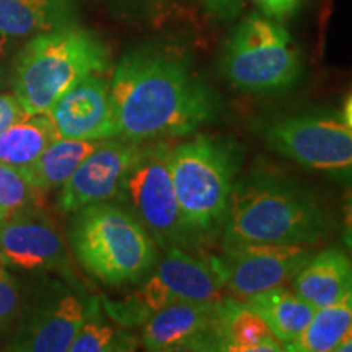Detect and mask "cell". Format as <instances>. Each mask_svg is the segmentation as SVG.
Instances as JSON below:
<instances>
[{
  "label": "cell",
  "mask_w": 352,
  "mask_h": 352,
  "mask_svg": "<svg viewBox=\"0 0 352 352\" xmlns=\"http://www.w3.org/2000/svg\"><path fill=\"white\" fill-rule=\"evenodd\" d=\"M118 139L155 142L192 134L219 113L214 91L182 57L158 50L122 56L109 80Z\"/></svg>",
  "instance_id": "1"
},
{
  "label": "cell",
  "mask_w": 352,
  "mask_h": 352,
  "mask_svg": "<svg viewBox=\"0 0 352 352\" xmlns=\"http://www.w3.org/2000/svg\"><path fill=\"white\" fill-rule=\"evenodd\" d=\"M329 222L318 201L296 183L256 171L233 184L223 243L315 245Z\"/></svg>",
  "instance_id": "2"
},
{
  "label": "cell",
  "mask_w": 352,
  "mask_h": 352,
  "mask_svg": "<svg viewBox=\"0 0 352 352\" xmlns=\"http://www.w3.org/2000/svg\"><path fill=\"white\" fill-rule=\"evenodd\" d=\"M108 69V47L94 33L67 25L25 44L13 63V95L30 116L44 114L83 78Z\"/></svg>",
  "instance_id": "3"
},
{
  "label": "cell",
  "mask_w": 352,
  "mask_h": 352,
  "mask_svg": "<svg viewBox=\"0 0 352 352\" xmlns=\"http://www.w3.org/2000/svg\"><path fill=\"white\" fill-rule=\"evenodd\" d=\"M74 214L70 246L83 270L101 283H140L157 263L155 241L124 206L104 201Z\"/></svg>",
  "instance_id": "4"
},
{
  "label": "cell",
  "mask_w": 352,
  "mask_h": 352,
  "mask_svg": "<svg viewBox=\"0 0 352 352\" xmlns=\"http://www.w3.org/2000/svg\"><path fill=\"white\" fill-rule=\"evenodd\" d=\"M239 158L223 140L199 135L171 148V179L183 222L195 240L222 228Z\"/></svg>",
  "instance_id": "5"
},
{
  "label": "cell",
  "mask_w": 352,
  "mask_h": 352,
  "mask_svg": "<svg viewBox=\"0 0 352 352\" xmlns=\"http://www.w3.org/2000/svg\"><path fill=\"white\" fill-rule=\"evenodd\" d=\"M220 69L241 91L277 94L298 82L302 56L283 25L267 16L250 15L227 38Z\"/></svg>",
  "instance_id": "6"
},
{
  "label": "cell",
  "mask_w": 352,
  "mask_h": 352,
  "mask_svg": "<svg viewBox=\"0 0 352 352\" xmlns=\"http://www.w3.org/2000/svg\"><path fill=\"white\" fill-rule=\"evenodd\" d=\"M222 289L212 263L192 256L182 246H171L134 292L118 300L103 298L101 307L113 323L129 329L142 327L155 311L175 303L217 300Z\"/></svg>",
  "instance_id": "7"
},
{
  "label": "cell",
  "mask_w": 352,
  "mask_h": 352,
  "mask_svg": "<svg viewBox=\"0 0 352 352\" xmlns=\"http://www.w3.org/2000/svg\"><path fill=\"white\" fill-rule=\"evenodd\" d=\"M171 148L170 144L162 140L142 144L118 192L124 208L142 223L155 245L164 250L171 246L186 248L195 241L184 226L176 199L170 171Z\"/></svg>",
  "instance_id": "8"
},
{
  "label": "cell",
  "mask_w": 352,
  "mask_h": 352,
  "mask_svg": "<svg viewBox=\"0 0 352 352\" xmlns=\"http://www.w3.org/2000/svg\"><path fill=\"white\" fill-rule=\"evenodd\" d=\"M267 147L316 173L352 176V129L344 121L321 114H294L267 124Z\"/></svg>",
  "instance_id": "9"
},
{
  "label": "cell",
  "mask_w": 352,
  "mask_h": 352,
  "mask_svg": "<svg viewBox=\"0 0 352 352\" xmlns=\"http://www.w3.org/2000/svg\"><path fill=\"white\" fill-rule=\"evenodd\" d=\"M310 256L305 245L223 243L222 256L210 263L223 287L246 298L294 279Z\"/></svg>",
  "instance_id": "10"
},
{
  "label": "cell",
  "mask_w": 352,
  "mask_h": 352,
  "mask_svg": "<svg viewBox=\"0 0 352 352\" xmlns=\"http://www.w3.org/2000/svg\"><path fill=\"white\" fill-rule=\"evenodd\" d=\"M223 297L165 307L142 324V346L152 352L222 351Z\"/></svg>",
  "instance_id": "11"
},
{
  "label": "cell",
  "mask_w": 352,
  "mask_h": 352,
  "mask_svg": "<svg viewBox=\"0 0 352 352\" xmlns=\"http://www.w3.org/2000/svg\"><path fill=\"white\" fill-rule=\"evenodd\" d=\"M0 264L23 272L67 271L69 254L59 228L34 209L0 220Z\"/></svg>",
  "instance_id": "12"
},
{
  "label": "cell",
  "mask_w": 352,
  "mask_h": 352,
  "mask_svg": "<svg viewBox=\"0 0 352 352\" xmlns=\"http://www.w3.org/2000/svg\"><path fill=\"white\" fill-rule=\"evenodd\" d=\"M142 144L124 139H104L96 145L72 176L60 186L57 206L74 214L87 206L111 201L120 192L122 178L138 158Z\"/></svg>",
  "instance_id": "13"
},
{
  "label": "cell",
  "mask_w": 352,
  "mask_h": 352,
  "mask_svg": "<svg viewBox=\"0 0 352 352\" xmlns=\"http://www.w3.org/2000/svg\"><path fill=\"white\" fill-rule=\"evenodd\" d=\"M88 298L67 287L44 297L20 320L8 342L16 352H67L85 320Z\"/></svg>",
  "instance_id": "14"
},
{
  "label": "cell",
  "mask_w": 352,
  "mask_h": 352,
  "mask_svg": "<svg viewBox=\"0 0 352 352\" xmlns=\"http://www.w3.org/2000/svg\"><path fill=\"white\" fill-rule=\"evenodd\" d=\"M47 114L57 138L77 140L118 138L111 90L103 74H91L74 85Z\"/></svg>",
  "instance_id": "15"
},
{
  "label": "cell",
  "mask_w": 352,
  "mask_h": 352,
  "mask_svg": "<svg viewBox=\"0 0 352 352\" xmlns=\"http://www.w3.org/2000/svg\"><path fill=\"white\" fill-rule=\"evenodd\" d=\"M292 280L294 292L314 308L331 305L352 289L351 258L331 246L308 258Z\"/></svg>",
  "instance_id": "16"
},
{
  "label": "cell",
  "mask_w": 352,
  "mask_h": 352,
  "mask_svg": "<svg viewBox=\"0 0 352 352\" xmlns=\"http://www.w3.org/2000/svg\"><path fill=\"white\" fill-rule=\"evenodd\" d=\"M245 303L266 321L271 331L283 341L284 347L305 331L316 310L294 290L283 285L246 297Z\"/></svg>",
  "instance_id": "17"
},
{
  "label": "cell",
  "mask_w": 352,
  "mask_h": 352,
  "mask_svg": "<svg viewBox=\"0 0 352 352\" xmlns=\"http://www.w3.org/2000/svg\"><path fill=\"white\" fill-rule=\"evenodd\" d=\"M70 0H0V33L33 38L69 25Z\"/></svg>",
  "instance_id": "18"
},
{
  "label": "cell",
  "mask_w": 352,
  "mask_h": 352,
  "mask_svg": "<svg viewBox=\"0 0 352 352\" xmlns=\"http://www.w3.org/2000/svg\"><path fill=\"white\" fill-rule=\"evenodd\" d=\"M100 142L57 138L32 165L20 170V175L41 192L60 188Z\"/></svg>",
  "instance_id": "19"
},
{
  "label": "cell",
  "mask_w": 352,
  "mask_h": 352,
  "mask_svg": "<svg viewBox=\"0 0 352 352\" xmlns=\"http://www.w3.org/2000/svg\"><path fill=\"white\" fill-rule=\"evenodd\" d=\"M222 351L227 352H280L283 341L271 331L266 321L245 302L223 298Z\"/></svg>",
  "instance_id": "20"
},
{
  "label": "cell",
  "mask_w": 352,
  "mask_h": 352,
  "mask_svg": "<svg viewBox=\"0 0 352 352\" xmlns=\"http://www.w3.org/2000/svg\"><path fill=\"white\" fill-rule=\"evenodd\" d=\"M57 139L50 114H33L0 134V164L23 170Z\"/></svg>",
  "instance_id": "21"
},
{
  "label": "cell",
  "mask_w": 352,
  "mask_h": 352,
  "mask_svg": "<svg viewBox=\"0 0 352 352\" xmlns=\"http://www.w3.org/2000/svg\"><path fill=\"white\" fill-rule=\"evenodd\" d=\"M352 323V289L331 305L316 308L300 336L285 346L290 352H329Z\"/></svg>",
  "instance_id": "22"
},
{
  "label": "cell",
  "mask_w": 352,
  "mask_h": 352,
  "mask_svg": "<svg viewBox=\"0 0 352 352\" xmlns=\"http://www.w3.org/2000/svg\"><path fill=\"white\" fill-rule=\"evenodd\" d=\"M135 344L138 341L126 328L113 324L111 318L107 320L100 298H88L85 320L70 346V352H126L134 351Z\"/></svg>",
  "instance_id": "23"
},
{
  "label": "cell",
  "mask_w": 352,
  "mask_h": 352,
  "mask_svg": "<svg viewBox=\"0 0 352 352\" xmlns=\"http://www.w3.org/2000/svg\"><path fill=\"white\" fill-rule=\"evenodd\" d=\"M39 192L19 170L0 164V220L10 215L39 209Z\"/></svg>",
  "instance_id": "24"
},
{
  "label": "cell",
  "mask_w": 352,
  "mask_h": 352,
  "mask_svg": "<svg viewBox=\"0 0 352 352\" xmlns=\"http://www.w3.org/2000/svg\"><path fill=\"white\" fill-rule=\"evenodd\" d=\"M20 308L21 292L19 283L10 274V270L0 264V331L19 318Z\"/></svg>",
  "instance_id": "25"
},
{
  "label": "cell",
  "mask_w": 352,
  "mask_h": 352,
  "mask_svg": "<svg viewBox=\"0 0 352 352\" xmlns=\"http://www.w3.org/2000/svg\"><path fill=\"white\" fill-rule=\"evenodd\" d=\"M30 114L20 104L19 98L13 94H0V134L8 127L23 121Z\"/></svg>",
  "instance_id": "26"
},
{
  "label": "cell",
  "mask_w": 352,
  "mask_h": 352,
  "mask_svg": "<svg viewBox=\"0 0 352 352\" xmlns=\"http://www.w3.org/2000/svg\"><path fill=\"white\" fill-rule=\"evenodd\" d=\"M202 2L220 20H233L243 7V0H202Z\"/></svg>",
  "instance_id": "27"
},
{
  "label": "cell",
  "mask_w": 352,
  "mask_h": 352,
  "mask_svg": "<svg viewBox=\"0 0 352 352\" xmlns=\"http://www.w3.org/2000/svg\"><path fill=\"white\" fill-rule=\"evenodd\" d=\"M263 10L271 16H284L296 8L298 0H258Z\"/></svg>",
  "instance_id": "28"
},
{
  "label": "cell",
  "mask_w": 352,
  "mask_h": 352,
  "mask_svg": "<svg viewBox=\"0 0 352 352\" xmlns=\"http://www.w3.org/2000/svg\"><path fill=\"white\" fill-rule=\"evenodd\" d=\"M342 236L347 248L352 250V192L344 197L342 204Z\"/></svg>",
  "instance_id": "29"
},
{
  "label": "cell",
  "mask_w": 352,
  "mask_h": 352,
  "mask_svg": "<svg viewBox=\"0 0 352 352\" xmlns=\"http://www.w3.org/2000/svg\"><path fill=\"white\" fill-rule=\"evenodd\" d=\"M334 352H352V323L346 329V333L342 334L338 346L334 347Z\"/></svg>",
  "instance_id": "30"
},
{
  "label": "cell",
  "mask_w": 352,
  "mask_h": 352,
  "mask_svg": "<svg viewBox=\"0 0 352 352\" xmlns=\"http://www.w3.org/2000/svg\"><path fill=\"white\" fill-rule=\"evenodd\" d=\"M342 121L352 129V95L346 100L344 109H342Z\"/></svg>",
  "instance_id": "31"
},
{
  "label": "cell",
  "mask_w": 352,
  "mask_h": 352,
  "mask_svg": "<svg viewBox=\"0 0 352 352\" xmlns=\"http://www.w3.org/2000/svg\"><path fill=\"white\" fill-rule=\"evenodd\" d=\"M8 39L7 36H3L2 33H0V67H2L3 63H6L7 59V54H8Z\"/></svg>",
  "instance_id": "32"
},
{
  "label": "cell",
  "mask_w": 352,
  "mask_h": 352,
  "mask_svg": "<svg viewBox=\"0 0 352 352\" xmlns=\"http://www.w3.org/2000/svg\"><path fill=\"white\" fill-rule=\"evenodd\" d=\"M351 263H352V250H351Z\"/></svg>",
  "instance_id": "33"
}]
</instances>
